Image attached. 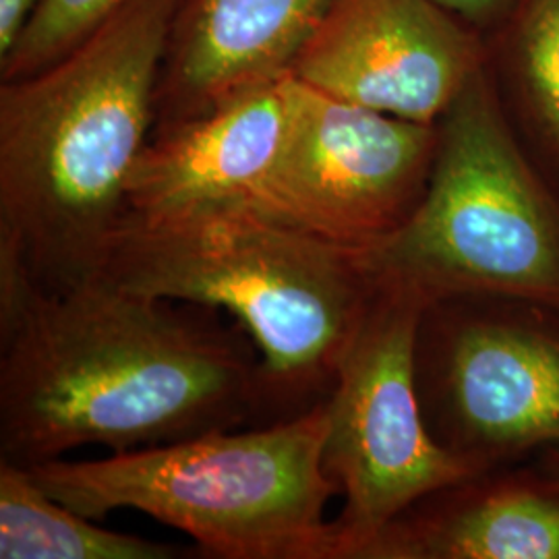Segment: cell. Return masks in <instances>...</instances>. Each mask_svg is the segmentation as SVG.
Returning a JSON list of instances; mask_svg holds the SVG:
<instances>
[{
	"label": "cell",
	"instance_id": "5bb4252c",
	"mask_svg": "<svg viewBox=\"0 0 559 559\" xmlns=\"http://www.w3.org/2000/svg\"><path fill=\"white\" fill-rule=\"evenodd\" d=\"M496 78L503 110L559 193V0H522ZM503 27V29H506Z\"/></svg>",
	"mask_w": 559,
	"mask_h": 559
},
{
	"label": "cell",
	"instance_id": "7c38bea8",
	"mask_svg": "<svg viewBox=\"0 0 559 559\" xmlns=\"http://www.w3.org/2000/svg\"><path fill=\"white\" fill-rule=\"evenodd\" d=\"M514 466L415 501L359 559H559V485L537 464Z\"/></svg>",
	"mask_w": 559,
	"mask_h": 559
},
{
	"label": "cell",
	"instance_id": "ac0fdd59",
	"mask_svg": "<svg viewBox=\"0 0 559 559\" xmlns=\"http://www.w3.org/2000/svg\"><path fill=\"white\" fill-rule=\"evenodd\" d=\"M540 471L559 485V448H549L545 452H540L539 459L535 462Z\"/></svg>",
	"mask_w": 559,
	"mask_h": 559
},
{
	"label": "cell",
	"instance_id": "6da1fadb",
	"mask_svg": "<svg viewBox=\"0 0 559 559\" xmlns=\"http://www.w3.org/2000/svg\"><path fill=\"white\" fill-rule=\"evenodd\" d=\"M242 334L104 280L0 286V460L34 466L83 445L124 454L265 425L260 357Z\"/></svg>",
	"mask_w": 559,
	"mask_h": 559
},
{
	"label": "cell",
	"instance_id": "7a4b0ae2",
	"mask_svg": "<svg viewBox=\"0 0 559 559\" xmlns=\"http://www.w3.org/2000/svg\"><path fill=\"white\" fill-rule=\"evenodd\" d=\"M182 0H127L73 50L0 81V286L62 293L96 278L156 124Z\"/></svg>",
	"mask_w": 559,
	"mask_h": 559
},
{
	"label": "cell",
	"instance_id": "9a60e30c",
	"mask_svg": "<svg viewBox=\"0 0 559 559\" xmlns=\"http://www.w3.org/2000/svg\"><path fill=\"white\" fill-rule=\"evenodd\" d=\"M127 0H41L13 50L0 59V81L34 75L94 34Z\"/></svg>",
	"mask_w": 559,
	"mask_h": 559
},
{
	"label": "cell",
	"instance_id": "2e32d148",
	"mask_svg": "<svg viewBox=\"0 0 559 559\" xmlns=\"http://www.w3.org/2000/svg\"><path fill=\"white\" fill-rule=\"evenodd\" d=\"M452 13L454 17L464 21L473 29H477L487 38V34L503 29L506 23L514 17L522 0H433Z\"/></svg>",
	"mask_w": 559,
	"mask_h": 559
},
{
	"label": "cell",
	"instance_id": "9c48e42d",
	"mask_svg": "<svg viewBox=\"0 0 559 559\" xmlns=\"http://www.w3.org/2000/svg\"><path fill=\"white\" fill-rule=\"evenodd\" d=\"M489 62L487 38L433 0H330L288 73L332 98L438 124Z\"/></svg>",
	"mask_w": 559,
	"mask_h": 559
},
{
	"label": "cell",
	"instance_id": "3957f363",
	"mask_svg": "<svg viewBox=\"0 0 559 559\" xmlns=\"http://www.w3.org/2000/svg\"><path fill=\"white\" fill-rule=\"evenodd\" d=\"M94 280L235 318L260 357L265 425L328 400L378 293L365 249L249 205L124 216Z\"/></svg>",
	"mask_w": 559,
	"mask_h": 559
},
{
	"label": "cell",
	"instance_id": "4fadbf2b",
	"mask_svg": "<svg viewBox=\"0 0 559 559\" xmlns=\"http://www.w3.org/2000/svg\"><path fill=\"white\" fill-rule=\"evenodd\" d=\"M179 545L108 531L0 460V559H175Z\"/></svg>",
	"mask_w": 559,
	"mask_h": 559
},
{
	"label": "cell",
	"instance_id": "8fae6325",
	"mask_svg": "<svg viewBox=\"0 0 559 559\" xmlns=\"http://www.w3.org/2000/svg\"><path fill=\"white\" fill-rule=\"evenodd\" d=\"M328 2L182 0L162 62L156 124L195 119L284 78Z\"/></svg>",
	"mask_w": 559,
	"mask_h": 559
},
{
	"label": "cell",
	"instance_id": "30bf717a",
	"mask_svg": "<svg viewBox=\"0 0 559 559\" xmlns=\"http://www.w3.org/2000/svg\"><path fill=\"white\" fill-rule=\"evenodd\" d=\"M286 75L245 90L195 119L156 124L127 182V216L251 205L288 133Z\"/></svg>",
	"mask_w": 559,
	"mask_h": 559
},
{
	"label": "cell",
	"instance_id": "ba28073f",
	"mask_svg": "<svg viewBox=\"0 0 559 559\" xmlns=\"http://www.w3.org/2000/svg\"><path fill=\"white\" fill-rule=\"evenodd\" d=\"M290 124L253 210L350 249H373L413 218L438 152V124L338 100L286 75Z\"/></svg>",
	"mask_w": 559,
	"mask_h": 559
},
{
	"label": "cell",
	"instance_id": "277c9868",
	"mask_svg": "<svg viewBox=\"0 0 559 559\" xmlns=\"http://www.w3.org/2000/svg\"><path fill=\"white\" fill-rule=\"evenodd\" d=\"M325 436L321 402L295 419L23 468L85 519L135 510L210 558L334 559L325 508L340 489L323 468Z\"/></svg>",
	"mask_w": 559,
	"mask_h": 559
},
{
	"label": "cell",
	"instance_id": "8992f818",
	"mask_svg": "<svg viewBox=\"0 0 559 559\" xmlns=\"http://www.w3.org/2000/svg\"><path fill=\"white\" fill-rule=\"evenodd\" d=\"M415 383L433 440L480 468L559 448V309L498 295L429 302Z\"/></svg>",
	"mask_w": 559,
	"mask_h": 559
},
{
	"label": "cell",
	"instance_id": "52a82bcc",
	"mask_svg": "<svg viewBox=\"0 0 559 559\" xmlns=\"http://www.w3.org/2000/svg\"><path fill=\"white\" fill-rule=\"evenodd\" d=\"M425 307L417 295L378 280L325 400L323 468L344 498L332 520L334 559H359L415 501L485 473L433 440L423 417L415 340Z\"/></svg>",
	"mask_w": 559,
	"mask_h": 559
},
{
	"label": "cell",
	"instance_id": "5b68a950",
	"mask_svg": "<svg viewBox=\"0 0 559 559\" xmlns=\"http://www.w3.org/2000/svg\"><path fill=\"white\" fill-rule=\"evenodd\" d=\"M380 282L425 305L498 295L559 309V193L501 104L491 62L438 120L425 198L396 235L367 249Z\"/></svg>",
	"mask_w": 559,
	"mask_h": 559
},
{
	"label": "cell",
	"instance_id": "e0dca14e",
	"mask_svg": "<svg viewBox=\"0 0 559 559\" xmlns=\"http://www.w3.org/2000/svg\"><path fill=\"white\" fill-rule=\"evenodd\" d=\"M41 0H0V59H4L20 40Z\"/></svg>",
	"mask_w": 559,
	"mask_h": 559
}]
</instances>
